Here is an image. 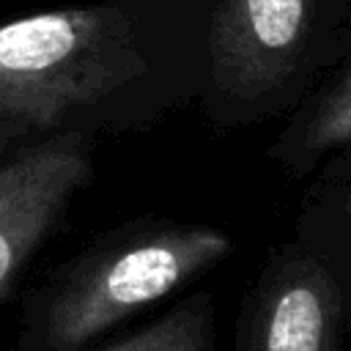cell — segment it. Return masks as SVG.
I'll use <instances>...</instances> for the list:
<instances>
[{
	"label": "cell",
	"instance_id": "6da1fadb",
	"mask_svg": "<svg viewBox=\"0 0 351 351\" xmlns=\"http://www.w3.org/2000/svg\"><path fill=\"white\" fill-rule=\"evenodd\" d=\"M200 80L203 0H96L0 25V123L22 140L148 129Z\"/></svg>",
	"mask_w": 351,
	"mask_h": 351
},
{
	"label": "cell",
	"instance_id": "7a4b0ae2",
	"mask_svg": "<svg viewBox=\"0 0 351 351\" xmlns=\"http://www.w3.org/2000/svg\"><path fill=\"white\" fill-rule=\"evenodd\" d=\"M233 252V236L211 222L156 214L123 219L19 293L14 351H90Z\"/></svg>",
	"mask_w": 351,
	"mask_h": 351
},
{
	"label": "cell",
	"instance_id": "3957f363",
	"mask_svg": "<svg viewBox=\"0 0 351 351\" xmlns=\"http://www.w3.org/2000/svg\"><path fill=\"white\" fill-rule=\"evenodd\" d=\"M351 55V16L324 0H203V80L192 104L217 132L285 115Z\"/></svg>",
	"mask_w": 351,
	"mask_h": 351
},
{
	"label": "cell",
	"instance_id": "277c9868",
	"mask_svg": "<svg viewBox=\"0 0 351 351\" xmlns=\"http://www.w3.org/2000/svg\"><path fill=\"white\" fill-rule=\"evenodd\" d=\"M351 310V154L329 156L302 195L291 236L252 274L230 351H346Z\"/></svg>",
	"mask_w": 351,
	"mask_h": 351
},
{
	"label": "cell",
	"instance_id": "5b68a950",
	"mask_svg": "<svg viewBox=\"0 0 351 351\" xmlns=\"http://www.w3.org/2000/svg\"><path fill=\"white\" fill-rule=\"evenodd\" d=\"M96 145L99 137L66 132L22 140L0 159V307L90 186Z\"/></svg>",
	"mask_w": 351,
	"mask_h": 351
},
{
	"label": "cell",
	"instance_id": "8992f818",
	"mask_svg": "<svg viewBox=\"0 0 351 351\" xmlns=\"http://www.w3.org/2000/svg\"><path fill=\"white\" fill-rule=\"evenodd\" d=\"M285 126L266 148V159L288 181L310 178L351 140V55L335 63L288 112Z\"/></svg>",
	"mask_w": 351,
	"mask_h": 351
},
{
	"label": "cell",
	"instance_id": "52a82bcc",
	"mask_svg": "<svg viewBox=\"0 0 351 351\" xmlns=\"http://www.w3.org/2000/svg\"><path fill=\"white\" fill-rule=\"evenodd\" d=\"M90 351H217V302L211 291H192L148 324Z\"/></svg>",
	"mask_w": 351,
	"mask_h": 351
},
{
	"label": "cell",
	"instance_id": "ba28073f",
	"mask_svg": "<svg viewBox=\"0 0 351 351\" xmlns=\"http://www.w3.org/2000/svg\"><path fill=\"white\" fill-rule=\"evenodd\" d=\"M16 143H22V137L11 129V126H5V123H0V159L16 145Z\"/></svg>",
	"mask_w": 351,
	"mask_h": 351
},
{
	"label": "cell",
	"instance_id": "9c48e42d",
	"mask_svg": "<svg viewBox=\"0 0 351 351\" xmlns=\"http://www.w3.org/2000/svg\"><path fill=\"white\" fill-rule=\"evenodd\" d=\"M332 11H337V14H343V16H351V0H324Z\"/></svg>",
	"mask_w": 351,
	"mask_h": 351
},
{
	"label": "cell",
	"instance_id": "30bf717a",
	"mask_svg": "<svg viewBox=\"0 0 351 351\" xmlns=\"http://www.w3.org/2000/svg\"><path fill=\"white\" fill-rule=\"evenodd\" d=\"M3 3H11V0H0V5H3Z\"/></svg>",
	"mask_w": 351,
	"mask_h": 351
}]
</instances>
